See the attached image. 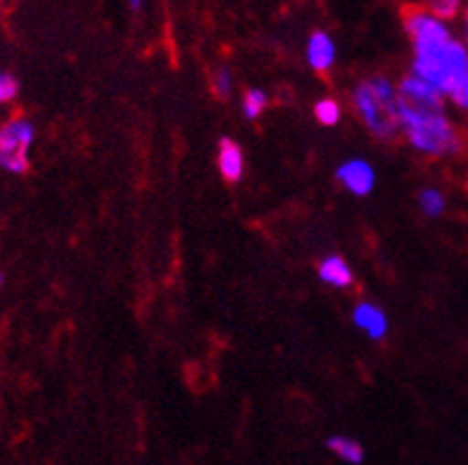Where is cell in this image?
<instances>
[{
    "instance_id": "6da1fadb",
    "label": "cell",
    "mask_w": 468,
    "mask_h": 465,
    "mask_svg": "<svg viewBox=\"0 0 468 465\" xmlns=\"http://www.w3.org/2000/svg\"><path fill=\"white\" fill-rule=\"evenodd\" d=\"M404 26L414 41V77L468 112V48L462 38L423 7L404 10Z\"/></svg>"
},
{
    "instance_id": "7a4b0ae2",
    "label": "cell",
    "mask_w": 468,
    "mask_h": 465,
    "mask_svg": "<svg viewBox=\"0 0 468 465\" xmlns=\"http://www.w3.org/2000/svg\"><path fill=\"white\" fill-rule=\"evenodd\" d=\"M399 129L416 150L431 157H454L463 136L445 110V98L419 77H407L398 90Z\"/></svg>"
},
{
    "instance_id": "3957f363",
    "label": "cell",
    "mask_w": 468,
    "mask_h": 465,
    "mask_svg": "<svg viewBox=\"0 0 468 465\" xmlns=\"http://www.w3.org/2000/svg\"><path fill=\"white\" fill-rule=\"evenodd\" d=\"M355 107L376 138H392L399 129L398 93L388 79H368L355 90Z\"/></svg>"
},
{
    "instance_id": "277c9868",
    "label": "cell",
    "mask_w": 468,
    "mask_h": 465,
    "mask_svg": "<svg viewBox=\"0 0 468 465\" xmlns=\"http://www.w3.org/2000/svg\"><path fill=\"white\" fill-rule=\"evenodd\" d=\"M34 141V126L27 119H12L0 129V166L10 174L29 169V148Z\"/></svg>"
},
{
    "instance_id": "5b68a950",
    "label": "cell",
    "mask_w": 468,
    "mask_h": 465,
    "mask_svg": "<svg viewBox=\"0 0 468 465\" xmlns=\"http://www.w3.org/2000/svg\"><path fill=\"white\" fill-rule=\"evenodd\" d=\"M338 178L345 188L352 190L355 195H368L371 190H374V183H376L374 169H371L367 162H362V159H352V162L340 166Z\"/></svg>"
},
{
    "instance_id": "8992f818",
    "label": "cell",
    "mask_w": 468,
    "mask_h": 465,
    "mask_svg": "<svg viewBox=\"0 0 468 465\" xmlns=\"http://www.w3.org/2000/svg\"><path fill=\"white\" fill-rule=\"evenodd\" d=\"M307 59L312 69L321 71V74L331 69L333 62H335V46H333L331 36L324 34V31L312 34L307 46Z\"/></svg>"
},
{
    "instance_id": "52a82bcc",
    "label": "cell",
    "mask_w": 468,
    "mask_h": 465,
    "mask_svg": "<svg viewBox=\"0 0 468 465\" xmlns=\"http://www.w3.org/2000/svg\"><path fill=\"white\" fill-rule=\"evenodd\" d=\"M355 323L367 333L371 340H380V337H386L388 333V318L383 316L378 307L374 304H359L355 309Z\"/></svg>"
},
{
    "instance_id": "ba28073f",
    "label": "cell",
    "mask_w": 468,
    "mask_h": 465,
    "mask_svg": "<svg viewBox=\"0 0 468 465\" xmlns=\"http://www.w3.org/2000/svg\"><path fill=\"white\" fill-rule=\"evenodd\" d=\"M219 171L226 181H240L243 176V153L231 138H221L219 143Z\"/></svg>"
},
{
    "instance_id": "9c48e42d",
    "label": "cell",
    "mask_w": 468,
    "mask_h": 465,
    "mask_svg": "<svg viewBox=\"0 0 468 465\" xmlns=\"http://www.w3.org/2000/svg\"><path fill=\"white\" fill-rule=\"evenodd\" d=\"M319 278L333 288H350L352 285V271L343 257H328L326 261H321Z\"/></svg>"
},
{
    "instance_id": "30bf717a",
    "label": "cell",
    "mask_w": 468,
    "mask_h": 465,
    "mask_svg": "<svg viewBox=\"0 0 468 465\" xmlns=\"http://www.w3.org/2000/svg\"><path fill=\"white\" fill-rule=\"evenodd\" d=\"M328 449H331L333 454L340 456L345 463H352V465H359L364 460V449L362 444L350 439V437H331L328 439Z\"/></svg>"
},
{
    "instance_id": "8fae6325",
    "label": "cell",
    "mask_w": 468,
    "mask_h": 465,
    "mask_svg": "<svg viewBox=\"0 0 468 465\" xmlns=\"http://www.w3.org/2000/svg\"><path fill=\"white\" fill-rule=\"evenodd\" d=\"M419 202H421V209L428 214V217H440V214L445 212V206H447L445 195L435 188L421 190V195H419Z\"/></svg>"
},
{
    "instance_id": "7c38bea8",
    "label": "cell",
    "mask_w": 468,
    "mask_h": 465,
    "mask_svg": "<svg viewBox=\"0 0 468 465\" xmlns=\"http://www.w3.org/2000/svg\"><path fill=\"white\" fill-rule=\"evenodd\" d=\"M267 102H269L267 95L261 93V90H257V89L248 90V93H245V98H243V112H245V117H248V119H257L261 112H264V107H267Z\"/></svg>"
},
{
    "instance_id": "4fadbf2b",
    "label": "cell",
    "mask_w": 468,
    "mask_h": 465,
    "mask_svg": "<svg viewBox=\"0 0 468 465\" xmlns=\"http://www.w3.org/2000/svg\"><path fill=\"white\" fill-rule=\"evenodd\" d=\"M314 114L324 126L338 124V122H340V105L335 100H331V98H326V100L316 102Z\"/></svg>"
},
{
    "instance_id": "5bb4252c",
    "label": "cell",
    "mask_w": 468,
    "mask_h": 465,
    "mask_svg": "<svg viewBox=\"0 0 468 465\" xmlns=\"http://www.w3.org/2000/svg\"><path fill=\"white\" fill-rule=\"evenodd\" d=\"M428 12H431L433 17H438L440 22L450 24L452 19L462 12V5H459L457 0H438V3H431Z\"/></svg>"
},
{
    "instance_id": "9a60e30c",
    "label": "cell",
    "mask_w": 468,
    "mask_h": 465,
    "mask_svg": "<svg viewBox=\"0 0 468 465\" xmlns=\"http://www.w3.org/2000/svg\"><path fill=\"white\" fill-rule=\"evenodd\" d=\"M214 93L219 95V98L231 95V74H229V69H219L214 74Z\"/></svg>"
},
{
    "instance_id": "2e32d148",
    "label": "cell",
    "mask_w": 468,
    "mask_h": 465,
    "mask_svg": "<svg viewBox=\"0 0 468 465\" xmlns=\"http://www.w3.org/2000/svg\"><path fill=\"white\" fill-rule=\"evenodd\" d=\"M17 95V81L10 74H0V102H10Z\"/></svg>"
},
{
    "instance_id": "e0dca14e",
    "label": "cell",
    "mask_w": 468,
    "mask_h": 465,
    "mask_svg": "<svg viewBox=\"0 0 468 465\" xmlns=\"http://www.w3.org/2000/svg\"><path fill=\"white\" fill-rule=\"evenodd\" d=\"M463 46L468 48V5H466V10H463Z\"/></svg>"
},
{
    "instance_id": "ac0fdd59",
    "label": "cell",
    "mask_w": 468,
    "mask_h": 465,
    "mask_svg": "<svg viewBox=\"0 0 468 465\" xmlns=\"http://www.w3.org/2000/svg\"><path fill=\"white\" fill-rule=\"evenodd\" d=\"M0 283H3V273H0Z\"/></svg>"
}]
</instances>
